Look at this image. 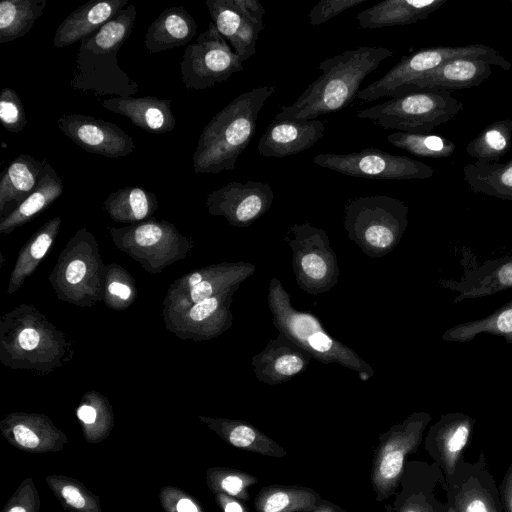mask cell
<instances>
[{"label":"cell","mask_w":512,"mask_h":512,"mask_svg":"<svg viewBox=\"0 0 512 512\" xmlns=\"http://www.w3.org/2000/svg\"><path fill=\"white\" fill-rule=\"evenodd\" d=\"M392 56L386 47L361 46L325 59L318 65L322 74L293 104L282 106L275 118L312 120L347 107L357 98L364 79Z\"/></svg>","instance_id":"6da1fadb"},{"label":"cell","mask_w":512,"mask_h":512,"mask_svg":"<svg viewBox=\"0 0 512 512\" xmlns=\"http://www.w3.org/2000/svg\"><path fill=\"white\" fill-rule=\"evenodd\" d=\"M276 90L274 85L238 95L203 128L192 156L195 173H219L235 168L254 137L258 115Z\"/></svg>","instance_id":"7a4b0ae2"},{"label":"cell","mask_w":512,"mask_h":512,"mask_svg":"<svg viewBox=\"0 0 512 512\" xmlns=\"http://www.w3.org/2000/svg\"><path fill=\"white\" fill-rule=\"evenodd\" d=\"M137 9L129 4L98 31L80 42L70 86L97 96L126 97L139 85L123 71L117 54L132 33Z\"/></svg>","instance_id":"3957f363"},{"label":"cell","mask_w":512,"mask_h":512,"mask_svg":"<svg viewBox=\"0 0 512 512\" xmlns=\"http://www.w3.org/2000/svg\"><path fill=\"white\" fill-rule=\"evenodd\" d=\"M267 302L275 328L313 358L351 369L364 381L374 375L373 368L350 347L330 336L315 315L297 310L289 293L275 277L268 285Z\"/></svg>","instance_id":"277c9868"},{"label":"cell","mask_w":512,"mask_h":512,"mask_svg":"<svg viewBox=\"0 0 512 512\" xmlns=\"http://www.w3.org/2000/svg\"><path fill=\"white\" fill-rule=\"evenodd\" d=\"M408 206L386 196H359L344 209L348 238L367 256L380 258L390 253L402 239L408 225Z\"/></svg>","instance_id":"5b68a950"},{"label":"cell","mask_w":512,"mask_h":512,"mask_svg":"<svg viewBox=\"0 0 512 512\" xmlns=\"http://www.w3.org/2000/svg\"><path fill=\"white\" fill-rule=\"evenodd\" d=\"M464 108L449 90H427L391 98L359 110L356 117L369 119L384 129L408 133H430L450 121Z\"/></svg>","instance_id":"8992f818"},{"label":"cell","mask_w":512,"mask_h":512,"mask_svg":"<svg viewBox=\"0 0 512 512\" xmlns=\"http://www.w3.org/2000/svg\"><path fill=\"white\" fill-rule=\"evenodd\" d=\"M458 58H479L491 65L510 70L512 64L497 50L483 44L461 47H430L419 50L402 59L381 78L361 89L357 98L372 102L383 97H391L400 88L410 84L420 76L436 69L443 63Z\"/></svg>","instance_id":"52a82bcc"},{"label":"cell","mask_w":512,"mask_h":512,"mask_svg":"<svg viewBox=\"0 0 512 512\" xmlns=\"http://www.w3.org/2000/svg\"><path fill=\"white\" fill-rule=\"evenodd\" d=\"M285 241L291 249L296 283L304 292L321 294L338 284L337 256L325 230L309 222L296 223L288 230Z\"/></svg>","instance_id":"ba28073f"},{"label":"cell","mask_w":512,"mask_h":512,"mask_svg":"<svg viewBox=\"0 0 512 512\" xmlns=\"http://www.w3.org/2000/svg\"><path fill=\"white\" fill-rule=\"evenodd\" d=\"M182 81L188 90H204L244 70L243 62L213 22L188 45L180 63Z\"/></svg>","instance_id":"9c48e42d"},{"label":"cell","mask_w":512,"mask_h":512,"mask_svg":"<svg viewBox=\"0 0 512 512\" xmlns=\"http://www.w3.org/2000/svg\"><path fill=\"white\" fill-rule=\"evenodd\" d=\"M313 162L346 176L383 180L427 179L433 176L431 166L402 155L365 148L346 154L320 153Z\"/></svg>","instance_id":"30bf717a"},{"label":"cell","mask_w":512,"mask_h":512,"mask_svg":"<svg viewBox=\"0 0 512 512\" xmlns=\"http://www.w3.org/2000/svg\"><path fill=\"white\" fill-rule=\"evenodd\" d=\"M212 22L242 62L256 52L265 9L257 0H206Z\"/></svg>","instance_id":"8fae6325"},{"label":"cell","mask_w":512,"mask_h":512,"mask_svg":"<svg viewBox=\"0 0 512 512\" xmlns=\"http://www.w3.org/2000/svg\"><path fill=\"white\" fill-rule=\"evenodd\" d=\"M273 199L269 183L232 181L208 194L206 206L211 214L224 216L231 225L248 227L270 209Z\"/></svg>","instance_id":"7c38bea8"},{"label":"cell","mask_w":512,"mask_h":512,"mask_svg":"<svg viewBox=\"0 0 512 512\" xmlns=\"http://www.w3.org/2000/svg\"><path fill=\"white\" fill-rule=\"evenodd\" d=\"M61 132L88 153L108 158L125 157L135 145L132 137L114 123L79 113L57 120Z\"/></svg>","instance_id":"4fadbf2b"},{"label":"cell","mask_w":512,"mask_h":512,"mask_svg":"<svg viewBox=\"0 0 512 512\" xmlns=\"http://www.w3.org/2000/svg\"><path fill=\"white\" fill-rule=\"evenodd\" d=\"M311 358L309 352L279 332L262 351L252 357L251 364L258 381L276 385L305 371Z\"/></svg>","instance_id":"5bb4252c"},{"label":"cell","mask_w":512,"mask_h":512,"mask_svg":"<svg viewBox=\"0 0 512 512\" xmlns=\"http://www.w3.org/2000/svg\"><path fill=\"white\" fill-rule=\"evenodd\" d=\"M440 287L457 292L452 303L493 295L512 288V254L465 268L459 280L441 279Z\"/></svg>","instance_id":"9a60e30c"},{"label":"cell","mask_w":512,"mask_h":512,"mask_svg":"<svg viewBox=\"0 0 512 512\" xmlns=\"http://www.w3.org/2000/svg\"><path fill=\"white\" fill-rule=\"evenodd\" d=\"M324 132L325 124L319 119L274 118L260 138L257 150L265 157H287L312 147L324 136Z\"/></svg>","instance_id":"2e32d148"},{"label":"cell","mask_w":512,"mask_h":512,"mask_svg":"<svg viewBox=\"0 0 512 512\" xmlns=\"http://www.w3.org/2000/svg\"><path fill=\"white\" fill-rule=\"evenodd\" d=\"M491 64L479 58L447 61L397 90L392 98L427 90L465 89L477 86L491 75Z\"/></svg>","instance_id":"e0dca14e"},{"label":"cell","mask_w":512,"mask_h":512,"mask_svg":"<svg viewBox=\"0 0 512 512\" xmlns=\"http://www.w3.org/2000/svg\"><path fill=\"white\" fill-rule=\"evenodd\" d=\"M100 102L105 109L128 118L135 126L152 134H163L176 126L171 100L126 96L109 97Z\"/></svg>","instance_id":"ac0fdd59"},{"label":"cell","mask_w":512,"mask_h":512,"mask_svg":"<svg viewBox=\"0 0 512 512\" xmlns=\"http://www.w3.org/2000/svg\"><path fill=\"white\" fill-rule=\"evenodd\" d=\"M128 0H93L72 11L58 26L53 37L56 48H63L91 36L113 19Z\"/></svg>","instance_id":"d6986e66"},{"label":"cell","mask_w":512,"mask_h":512,"mask_svg":"<svg viewBox=\"0 0 512 512\" xmlns=\"http://www.w3.org/2000/svg\"><path fill=\"white\" fill-rule=\"evenodd\" d=\"M448 0H384L356 15L361 28L376 29L414 24L426 19Z\"/></svg>","instance_id":"ffe728a7"},{"label":"cell","mask_w":512,"mask_h":512,"mask_svg":"<svg viewBox=\"0 0 512 512\" xmlns=\"http://www.w3.org/2000/svg\"><path fill=\"white\" fill-rule=\"evenodd\" d=\"M409 426V419L399 426L393 427L388 433L381 436L376 458L372 470V485L378 500L389 497L398 480L404 465L406 452L405 440Z\"/></svg>","instance_id":"44dd1931"},{"label":"cell","mask_w":512,"mask_h":512,"mask_svg":"<svg viewBox=\"0 0 512 512\" xmlns=\"http://www.w3.org/2000/svg\"><path fill=\"white\" fill-rule=\"evenodd\" d=\"M197 33L194 17L183 6L166 8L149 25L144 44L150 53L185 45Z\"/></svg>","instance_id":"7402d4cb"},{"label":"cell","mask_w":512,"mask_h":512,"mask_svg":"<svg viewBox=\"0 0 512 512\" xmlns=\"http://www.w3.org/2000/svg\"><path fill=\"white\" fill-rule=\"evenodd\" d=\"M47 162L22 153L6 167L0 179L1 211L10 202L21 204L36 189Z\"/></svg>","instance_id":"603a6c76"},{"label":"cell","mask_w":512,"mask_h":512,"mask_svg":"<svg viewBox=\"0 0 512 512\" xmlns=\"http://www.w3.org/2000/svg\"><path fill=\"white\" fill-rule=\"evenodd\" d=\"M465 182L475 193L512 200V159L498 161L477 160L463 167Z\"/></svg>","instance_id":"cb8c5ba5"},{"label":"cell","mask_w":512,"mask_h":512,"mask_svg":"<svg viewBox=\"0 0 512 512\" xmlns=\"http://www.w3.org/2000/svg\"><path fill=\"white\" fill-rule=\"evenodd\" d=\"M64 190L63 182L50 163L44 166L41 179L36 189L5 219L1 231H8L22 224L47 208Z\"/></svg>","instance_id":"d4e9b609"},{"label":"cell","mask_w":512,"mask_h":512,"mask_svg":"<svg viewBox=\"0 0 512 512\" xmlns=\"http://www.w3.org/2000/svg\"><path fill=\"white\" fill-rule=\"evenodd\" d=\"M482 333L500 336L512 344V299L485 317L447 329L442 339L448 342H468Z\"/></svg>","instance_id":"484cf974"},{"label":"cell","mask_w":512,"mask_h":512,"mask_svg":"<svg viewBox=\"0 0 512 512\" xmlns=\"http://www.w3.org/2000/svg\"><path fill=\"white\" fill-rule=\"evenodd\" d=\"M47 0H4L0 3V43L17 40L33 28Z\"/></svg>","instance_id":"4316f807"},{"label":"cell","mask_w":512,"mask_h":512,"mask_svg":"<svg viewBox=\"0 0 512 512\" xmlns=\"http://www.w3.org/2000/svg\"><path fill=\"white\" fill-rule=\"evenodd\" d=\"M156 206L155 195L137 186H126L111 193L104 207L116 219L142 220Z\"/></svg>","instance_id":"83f0119b"},{"label":"cell","mask_w":512,"mask_h":512,"mask_svg":"<svg viewBox=\"0 0 512 512\" xmlns=\"http://www.w3.org/2000/svg\"><path fill=\"white\" fill-rule=\"evenodd\" d=\"M512 145V120L501 119L486 126L466 146L468 155L478 160L497 161Z\"/></svg>","instance_id":"f1b7e54d"},{"label":"cell","mask_w":512,"mask_h":512,"mask_svg":"<svg viewBox=\"0 0 512 512\" xmlns=\"http://www.w3.org/2000/svg\"><path fill=\"white\" fill-rule=\"evenodd\" d=\"M318 499L309 489L276 487L259 494L256 506L259 512L310 511L317 506Z\"/></svg>","instance_id":"f546056e"},{"label":"cell","mask_w":512,"mask_h":512,"mask_svg":"<svg viewBox=\"0 0 512 512\" xmlns=\"http://www.w3.org/2000/svg\"><path fill=\"white\" fill-rule=\"evenodd\" d=\"M387 141L419 157L446 158L451 156L456 144L442 136L430 133L394 132L387 135Z\"/></svg>","instance_id":"4dcf8cb0"},{"label":"cell","mask_w":512,"mask_h":512,"mask_svg":"<svg viewBox=\"0 0 512 512\" xmlns=\"http://www.w3.org/2000/svg\"><path fill=\"white\" fill-rule=\"evenodd\" d=\"M229 442L241 449H248L262 454L285 455V452L261 431L247 423H234L228 434Z\"/></svg>","instance_id":"1f68e13d"},{"label":"cell","mask_w":512,"mask_h":512,"mask_svg":"<svg viewBox=\"0 0 512 512\" xmlns=\"http://www.w3.org/2000/svg\"><path fill=\"white\" fill-rule=\"evenodd\" d=\"M0 121L2 126L11 133H18L27 124L23 103L18 94L5 87L0 93Z\"/></svg>","instance_id":"d6a6232c"},{"label":"cell","mask_w":512,"mask_h":512,"mask_svg":"<svg viewBox=\"0 0 512 512\" xmlns=\"http://www.w3.org/2000/svg\"><path fill=\"white\" fill-rule=\"evenodd\" d=\"M367 0H321L309 12V22L312 26L321 25L340 13L354 8Z\"/></svg>","instance_id":"836d02e7"},{"label":"cell","mask_w":512,"mask_h":512,"mask_svg":"<svg viewBox=\"0 0 512 512\" xmlns=\"http://www.w3.org/2000/svg\"><path fill=\"white\" fill-rule=\"evenodd\" d=\"M134 240L140 246H152L163 236V228L155 223H145L133 231Z\"/></svg>","instance_id":"e575fe53"},{"label":"cell","mask_w":512,"mask_h":512,"mask_svg":"<svg viewBox=\"0 0 512 512\" xmlns=\"http://www.w3.org/2000/svg\"><path fill=\"white\" fill-rule=\"evenodd\" d=\"M469 434V421L462 419L461 421L457 422L446 441L448 451L451 453L460 451L465 446Z\"/></svg>","instance_id":"d590c367"},{"label":"cell","mask_w":512,"mask_h":512,"mask_svg":"<svg viewBox=\"0 0 512 512\" xmlns=\"http://www.w3.org/2000/svg\"><path fill=\"white\" fill-rule=\"evenodd\" d=\"M13 434L18 444L25 448H35L39 444V438L28 427L19 424L13 428Z\"/></svg>","instance_id":"8d00e7d4"},{"label":"cell","mask_w":512,"mask_h":512,"mask_svg":"<svg viewBox=\"0 0 512 512\" xmlns=\"http://www.w3.org/2000/svg\"><path fill=\"white\" fill-rule=\"evenodd\" d=\"M222 488L230 495L237 496L245 488V480L238 475H228L221 482Z\"/></svg>","instance_id":"74e56055"},{"label":"cell","mask_w":512,"mask_h":512,"mask_svg":"<svg viewBox=\"0 0 512 512\" xmlns=\"http://www.w3.org/2000/svg\"><path fill=\"white\" fill-rule=\"evenodd\" d=\"M190 295L192 301L194 303H198L200 301L215 296V293L212 285L207 280H203L199 284L192 287Z\"/></svg>","instance_id":"f35d334b"},{"label":"cell","mask_w":512,"mask_h":512,"mask_svg":"<svg viewBox=\"0 0 512 512\" xmlns=\"http://www.w3.org/2000/svg\"><path fill=\"white\" fill-rule=\"evenodd\" d=\"M85 273V263L81 260H74L67 267L66 279L69 283L75 284L83 279Z\"/></svg>","instance_id":"ab89813d"},{"label":"cell","mask_w":512,"mask_h":512,"mask_svg":"<svg viewBox=\"0 0 512 512\" xmlns=\"http://www.w3.org/2000/svg\"><path fill=\"white\" fill-rule=\"evenodd\" d=\"M40 340L38 332L32 328H25L18 336L19 345L25 350L34 349Z\"/></svg>","instance_id":"60d3db41"},{"label":"cell","mask_w":512,"mask_h":512,"mask_svg":"<svg viewBox=\"0 0 512 512\" xmlns=\"http://www.w3.org/2000/svg\"><path fill=\"white\" fill-rule=\"evenodd\" d=\"M62 496L68 504L74 508H82L85 505V500L80 492L73 486H65L62 489Z\"/></svg>","instance_id":"b9f144b4"},{"label":"cell","mask_w":512,"mask_h":512,"mask_svg":"<svg viewBox=\"0 0 512 512\" xmlns=\"http://www.w3.org/2000/svg\"><path fill=\"white\" fill-rule=\"evenodd\" d=\"M78 418L86 424H92L96 420V410L88 405L81 406L77 411Z\"/></svg>","instance_id":"7bdbcfd3"},{"label":"cell","mask_w":512,"mask_h":512,"mask_svg":"<svg viewBox=\"0 0 512 512\" xmlns=\"http://www.w3.org/2000/svg\"><path fill=\"white\" fill-rule=\"evenodd\" d=\"M109 292L122 299H127L130 296V288L124 284L113 282L108 287Z\"/></svg>","instance_id":"ee69618b"},{"label":"cell","mask_w":512,"mask_h":512,"mask_svg":"<svg viewBox=\"0 0 512 512\" xmlns=\"http://www.w3.org/2000/svg\"><path fill=\"white\" fill-rule=\"evenodd\" d=\"M177 512H198V510L191 500L182 498L177 503Z\"/></svg>","instance_id":"f6af8a7d"},{"label":"cell","mask_w":512,"mask_h":512,"mask_svg":"<svg viewBox=\"0 0 512 512\" xmlns=\"http://www.w3.org/2000/svg\"><path fill=\"white\" fill-rule=\"evenodd\" d=\"M466 512H487V508L482 501L474 500L467 506Z\"/></svg>","instance_id":"bcb514c9"},{"label":"cell","mask_w":512,"mask_h":512,"mask_svg":"<svg viewBox=\"0 0 512 512\" xmlns=\"http://www.w3.org/2000/svg\"><path fill=\"white\" fill-rule=\"evenodd\" d=\"M225 512H243V508L239 503L232 501L225 505Z\"/></svg>","instance_id":"7dc6e473"},{"label":"cell","mask_w":512,"mask_h":512,"mask_svg":"<svg viewBox=\"0 0 512 512\" xmlns=\"http://www.w3.org/2000/svg\"><path fill=\"white\" fill-rule=\"evenodd\" d=\"M203 281V276L202 274L200 273H194L191 275V277L189 278V285L191 287H194L195 285L199 284L200 282Z\"/></svg>","instance_id":"c3c4849f"},{"label":"cell","mask_w":512,"mask_h":512,"mask_svg":"<svg viewBox=\"0 0 512 512\" xmlns=\"http://www.w3.org/2000/svg\"><path fill=\"white\" fill-rule=\"evenodd\" d=\"M315 512H337V511L333 510L332 506L331 507H324L323 506L321 509H318ZM338 512H340V510Z\"/></svg>","instance_id":"681fc988"},{"label":"cell","mask_w":512,"mask_h":512,"mask_svg":"<svg viewBox=\"0 0 512 512\" xmlns=\"http://www.w3.org/2000/svg\"><path fill=\"white\" fill-rule=\"evenodd\" d=\"M8 512H26L23 507L15 506L11 508Z\"/></svg>","instance_id":"f907efd6"},{"label":"cell","mask_w":512,"mask_h":512,"mask_svg":"<svg viewBox=\"0 0 512 512\" xmlns=\"http://www.w3.org/2000/svg\"><path fill=\"white\" fill-rule=\"evenodd\" d=\"M404 512H418V511H416L414 509H406V510H404Z\"/></svg>","instance_id":"816d5d0a"},{"label":"cell","mask_w":512,"mask_h":512,"mask_svg":"<svg viewBox=\"0 0 512 512\" xmlns=\"http://www.w3.org/2000/svg\"><path fill=\"white\" fill-rule=\"evenodd\" d=\"M449 512H454V510H453V509H450V510H449Z\"/></svg>","instance_id":"f5cc1de1"},{"label":"cell","mask_w":512,"mask_h":512,"mask_svg":"<svg viewBox=\"0 0 512 512\" xmlns=\"http://www.w3.org/2000/svg\"><path fill=\"white\" fill-rule=\"evenodd\" d=\"M511 4H512V1H511Z\"/></svg>","instance_id":"db71d44e"},{"label":"cell","mask_w":512,"mask_h":512,"mask_svg":"<svg viewBox=\"0 0 512 512\" xmlns=\"http://www.w3.org/2000/svg\"><path fill=\"white\" fill-rule=\"evenodd\" d=\"M511 507H512V505H511Z\"/></svg>","instance_id":"11a10c76"}]
</instances>
